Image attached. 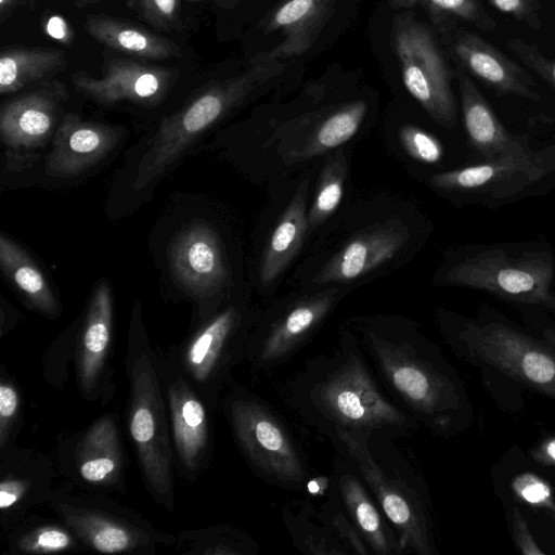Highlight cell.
Instances as JSON below:
<instances>
[{
    "label": "cell",
    "mask_w": 555,
    "mask_h": 555,
    "mask_svg": "<svg viewBox=\"0 0 555 555\" xmlns=\"http://www.w3.org/2000/svg\"><path fill=\"white\" fill-rule=\"evenodd\" d=\"M279 392L304 427L326 439L336 431L401 439L421 428L386 393L350 328L331 350L313 354L287 376Z\"/></svg>",
    "instance_id": "obj_1"
},
{
    "label": "cell",
    "mask_w": 555,
    "mask_h": 555,
    "mask_svg": "<svg viewBox=\"0 0 555 555\" xmlns=\"http://www.w3.org/2000/svg\"><path fill=\"white\" fill-rule=\"evenodd\" d=\"M373 371L391 400L434 436L450 439L475 418L468 389L440 347L410 323L350 322Z\"/></svg>",
    "instance_id": "obj_2"
},
{
    "label": "cell",
    "mask_w": 555,
    "mask_h": 555,
    "mask_svg": "<svg viewBox=\"0 0 555 555\" xmlns=\"http://www.w3.org/2000/svg\"><path fill=\"white\" fill-rule=\"evenodd\" d=\"M327 440L367 486L395 529L402 554L439 555L428 485L398 438L336 431Z\"/></svg>",
    "instance_id": "obj_3"
},
{
    "label": "cell",
    "mask_w": 555,
    "mask_h": 555,
    "mask_svg": "<svg viewBox=\"0 0 555 555\" xmlns=\"http://www.w3.org/2000/svg\"><path fill=\"white\" fill-rule=\"evenodd\" d=\"M127 428L142 480L153 501L173 513L175 459L159 352L155 351L134 311L127 339Z\"/></svg>",
    "instance_id": "obj_4"
},
{
    "label": "cell",
    "mask_w": 555,
    "mask_h": 555,
    "mask_svg": "<svg viewBox=\"0 0 555 555\" xmlns=\"http://www.w3.org/2000/svg\"><path fill=\"white\" fill-rule=\"evenodd\" d=\"M439 322L451 352L478 369L485 384L504 379L555 401V347L540 334L494 315Z\"/></svg>",
    "instance_id": "obj_5"
},
{
    "label": "cell",
    "mask_w": 555,
    "mask_h": 555,
    "mask_svg": "<svg viewBox=\"0 0 555 555\" xmlns=\"http://www.w3.org/2000/svg\"><path fill=\"white\" fill-rule=\"evenodd\" d=\"M219 410L250 470L263 482L304 490L311 479L308 457L285 417L267 400L235 380Z\"/></svg>",
    "instance_id": "obj_6"
},
{
    "label": "cell",
    "mask_w": 555,
    "mask_h": 555,
    "mask_svg": "<svg viewBox=\"0 0 555 555\" xmlns=\"http://www.w3.org/2000/svg\"><path fill=\"white\" fill-rule=\"evenodd\" d=\"M283 68V62L261 52L244 73L210 86L164 118L140 159L133 186L143 189L159 180L202 134Z\"/></svg>",
    "instance_id": "obj_7"
},
{
    "label": "cell",
    "mask_w": 555,
    "mask_h": 555,
    "mask_svg": "<svg viewBox=\"0 0 555 555\" xmlns=\"http://www.w3.org/2000/svg\"><path fill=\"white\" fill-rule=\"evenodd\" d=\"M63 481L48 503L86 550L102 554L157 555L173 547L176 534L160 530L137 511L105 494Z\"/></svg>",
    "instance_id": "obj_8"
},
{
    "label": "cell",
    "mask_w": 555,
    "mask_h": 555,
    "mask_svg": "<svg viewBox=\"0 0 555 555\" xmlns=\"http://www.w3.org/2000/svg\"><path fill=\"white\" fill-rule=\"evenodd\" d=\"M250 333L243 309L230 304L199 321L162 357L216 412L234 382L233 371L245 361Z\"/></svg>",
    "instance_id": "obj_9"
},
{
    "label": "cell",
    "mask_w": 555,
    "mask_h": 555,
    "mask_svg": "<svg viewBox=\"0 0 555 555\" xmlns=\"http://www.w3.org/2000/svg\"><path fill=\"white\" fill-rule=\"evenodd\" d=\"M392 12L386 36V67L398 74L406 93L434 120L452 127L456 121L452 75L434 33L412 10Z\"/></svg>",
    "instance_id": "obj_10"
},
{
    "label": "cell",
    "mask_w": 555,
    "mask_h": 555,
    "mask_svg": "<svg viewBox=\"0 0 555 555\" xmlns=\"http://www.w3.org/2000/svg\"><path fill=\"white\" fill-rule=\"evenodd\" d=\"M553 261L546 253L511 257L489 249L452 267L446 281L491 293L504 300L555 312Z\"/></svg>",
    "instance_id": "obj_11"
},
{
    "label": "cell",
    "mask_w": 555,
    "mask_h": 555,
    "mask_svg": "<svg viewBox=\"0 0 555 555\" xmlns=\"http://www.w3.org/2000/svg\"><path fill=\"white\" fill-rule=\"evenodd\" d=\"M54 461L60 475L80 491H126V450L118 415L107 412L88 427L59 436Z\"/></svg>",
    "instance_id": "obj_12"
},
{
    "label": "cell",
    "mask_w": 555,
    "mask_h": 555,
    "mask_svg": "<svg viewBox=\"0 0 555 555\" xmlns=\"http://www.w3.org/2000/svg\"><path fill=\"white\" fill-rule=\"evenodd\" d=\"M175 469L186 481H195L215 457V411L162 357Z\"/></svg>",
    "instance_id": "obj_13"
},
{
    "label": "cell",
    "mask_w": 555,
    "mask_h": 555,
    "mask_svg": "<svg viewBox=\"0 0 555 555\" xmlns=\"http://www.w3.org/2000/svg\"><path fill=\"white\" fill-rule=\"evenodd\" d=\"M336 289L299 298L251 331L245 361L262 374L289 362L313 337L334 308Z\"/></svg>",
    "instance_id": "obj_14"
},
{
    "label": "cell",
    "mask_w": 555,
    "mask_h": 555,
    "mask_svg": "<svg viewBox=\"0 0 555 555\" xmlns=\"http://www.w3.org/2000/svg\"><path fill=\"white\" fill-rule=\"evenodd\" d=\"M65 87L56 80L8 101L0 112V135L9 170L28 167L53 139L61 121Z\"/></svg>",
    "instance_id": "obj_15"
},
{
    "label": "cell",
    "mask_w": 555,
    "mask_h": 555,
    "mask_svg": "<svg viewBox=\"0 0 555 555\" xmlns=\"http://www.w3.org/2000/svg\"><path fill=\"white\" fill-rule=\"evenodd\" d=\"M114 306L111 286L98 283L75 333L76 384L83 400L107 403L115 395L112 367Z\"/></svg>",
    "instance_id": "obj_16"
},
{
    "label": "cell",
    "mask_w": 555,
    "mask_h": 555,
    "mask_svg": "<svg viewBox=\"0 0 555 555\" xmlns=\"http://www.w3.org/2000/svg\"><path fill=\"white\" fill-rule=\"evenodd\" d=\"M61 476L55 461L17 442L0 450V527L3 533L22 521L31 507L47 504Z\"/></svg>",
    "instance_id": "obj_17"
},
{
    "label": "cell",
    "mask_w": 555,
    "mask_h": 555,
    "mask_svg": "<svg viewBox=\"0 0 555 555\" xmlns=\"http://www.w3.org/2000/svg\"><path fill=\"white\" fill-rule=\"evenodd\" d=\"M555 169V145L509 153L481 164L439 172L430 182L439 189L478 192L492 198L515 195Z\"/></svg>",
    "instance_id": "obj_18"
},
{
    "label": "cell",
    "mask_w": 555,
    "mask_h": 555,
    "mask_svg": "<svg viewBox=\"0 0 555 555\" xmlns=\"http://www.w3.org/2000/svg\"><path fill=\"white\" fill-rule=\"evenodd\" d=\"M175 279L196 300L210 298L228 279L218 233L205 222H193L179 231L169 249Z\"/></svg>",
    "instance_id": "obj_19"
},
{
    "label": "cell",
    "mask_w": 555,
    "mask_h": 555,
    "mask_svg": "<svg viewBox=\"0 0 555 555\" xmlns=\"http://www.w3.org/2000/svg\"><path fill=\"white\" fill-rule=\"evenodd\" d=\"M177 78L173 68L146 65L126 59H113L102 77L83 70L72 74L75 89L86 98L109 105L130 101L140 105L157 104Z\"/></svg>",
    "instance_id": "obj_20"
},
{
    "label": "cell",
    "mask_w": 555,
    "mask_h": 555,
    "mask_svg": "<svg viewBox=\"0 0 555 555\" xmlns=\"http://www.w3.org/2000/svg\"><path fill=\"white\" fill-rule=\"evenodd\" d=\"M490 480L502 506L516 505L550 519L555 527V476L519 444L508 448L492 465Z\"/></svg>",
    "instance_id": "obj_21"
},
{
    "label": "cell",
    "mask_w": 555,
    "mask_h": 555,
    "mask_svg": "<svg viewBox=\"0 0 555 555\" xmlns=\"http://www.w3.org/2000/svg\"><path fill=\"white\" fill-rule=\"evenodd\" d=\"M120 137L118 127L86 121L74 113L65 114L52 139L44 171L54 178L80 176L102 160Z\"/></svg>",
    "instance_id": "obj_22"
},
{
    "label": "cell",
    "mask_w": 555,
    "mask_h": 555,
    "mask_svg": "<svg viewBox=\"0 0 555 555\" xmlns=\"http://www.w3.org/2000/svg\"><path fill=\"white\" fill-rule=\"evenodd\" d=\"M330 489L336 494L372 554L402 555L398 535L356 469L336 454Z\"/></svg>",
    "instance_id": "obj_23"
},
{
    "label": "cell",
    "mask_w": 555,
    "mask_h": 555,
    "mask_svg": "<svg viewBox=\"0 0 555 555\" xmlns=\"http://www.w3.org/2000/svg\"><path fill=\"white\" fill-rule=\"evenodd\" d=\"M339 0H280L264 17L266 34L281 37L266 53L283 62L312 50L334 17Z\"/></svg>",
    "instance_id": "obj_24"
},
{
    "label": "cell",
    "mask_w": 555,
    "mask_h": 555,
    "mask_svg": "<svg viewBox=\"0 0 555 555\" xmlns=\"http://www.w3.org/2000/svg\"><path fill=\"white\" fill-rule=\"evenodd\" d=\"M448 46L462 67L496 91L540 100L532 76L476 34L454 29L448 34Z\"/></svg>",
    "instance_id": "obj_25"
},
{
    "label": "cell",
    "mask_w": 555,
    "mask_h": 555,
    "mask_svg": "<svg viewBox=\"0 0 555 555\" xmlns=\"http://www.w3.org/2000/svg\"><path fill=\"white\" fill-rule=\"evenodd\" d=\"M400 220H389L350 240L318 272L313 283L348 282L391 259L408 241Z\"/></svg>",
    "instance_id": "obj_26"
},
{
    "label": "cell",
    "mask_w": 555,
    "mask_h": 555,
    "mask_svg": "<svg viewBox=\"0 0 555 555\" xmlns=\"http://www.w3.org/2000/svg\"><path fill=\"white\" fill-rule=\"evenodd\" d=\"M461 106L470 145L486 160L529 150L522 139L506 131L491 106L468 76L459 73Z\"/></svg>",
    "instance_id": "obj_27"
},
{
    "label": "cell",
    "mask_w": 555,
    "mask_h": 555,
    "mask_svg": "<svg viewBox=\"0 0 555 555\" xmlns=\"http://www.w3.org/2000/svg\"><path fill=\"white\" fill-rule=\"evenodd\" d=\"M85 29L101 43L133 56L146 60L182 56L175 41L111 16L89 15Z\"/></svg>",
    "instance_id": "obj_28"
},
{
    "label": "cell",
    "mask_w": 555,
    "mask_h": 555,
    "mask_svg": "<svg viewBox=\"0 0 555 555\" xmlns=\"http://www.w3.org/2000/svg\"><path fill=\"white\" fill-rule=\"evenodd\" d=\"M307 189L308 181L305 180L297 188L267 244L260 266V280L264 285L272 283L285 270L301 247L309 228Z\"/></svg>",
    "instance_id": "obj_29"
},
{
    "label": "cell",
    "mask_w": 555,
    "mask_h": 555,
    "mask_svg": "<svg viewBox=\"0 0 555 555\" xmlns=\"http://www.w3.org/2000/svg\"><path fill=\"white\" fill-rule=\"evenodd\" d=\"M0 267L34 310L48 318L60 314V304L37 263L4 234L0 235Z\"/></svg>",
    "instance_id": "obj_30"
},
{
    "label": "cell",
    "mask_w": 555,
    "mask_h": 555,
    "mask_svg": "<svg viewBox=\"0 0 555 555\" xmlns=\"http://www.w3.org/2000/svg\"><path fill=\"white\" fill-rule=\"evenodd\" d=\"M5 550L12 555H48L86 550L61 519L26 516L5 533Z\"/></svg>",
    "instance_id": "obj_31"
},
{
    "label": "cell",
    "mask_w": 555,
    "mask_h": 555,
    "mask_svg": "<svg viewBox=\"0 0 555 555\" xmlns=\"http://www.w3.org/2000/svg\"><path fill=\"white\" fill-rule=\"evenodd\" d=\"M66 66V56L59 49H4L0 56V93H12L31 82L50 80Z\"/></svg>",
    "instance_id": "obj_32"
},
{
    "label": "cell",
    "mask_w": 555,
    "mask_h": 555,
    "mask_svg": "<svg viewBox=\"0 0 555 555\" xmlns=\"http://www.w3.org/2000/svg\"><path fill=\"white\" fill-rule=\"evenodd\" d=\"M172 548L181 555H257L259 544L249 533L222 524L182 530Z\"/></svg>",
    "instance_id": "obj_33"
},
{
    "label": "cell",
    "mask_w": 555,
    "mask_h": 555,
    "mask_svg": "<svg viewBox=\"0 0 555 555\" xmlns=\"http://www.w3.org/2000/svg\"><path fill=\"white\" fill-rule=\"evenodd\" d=\"M309 501L297 508L283 506L281 515L293 545L306 555H350L348 550L318 519Z\"/></svg>",
    "instance_id": "obj_34"
},
{
    "label": "cell",
    "mask_w": 555,
    "mask_h": 555,
    "mask_svg": "<svg viewBox=\"0 0 555 555\" xmlns=\"http://www.w3.org/2000/svg\"><path fill=\"white\" fill-rule=\"evenodd\" d=\"M367 113V103L357 99L332 112L317 128L302 158H310L333 150L350 140L359 130Z\"/></svg>",
    "instance_id": "obj_35"
},
{
    "label": "cell",
    "mask_w": 555,
    "mask_h": 555,
    "mask_svg": "<svg viewBox=\"0 0 555 555\" xmlns=\"http://www.w3.org/2000/svg\"><path fill=\"white\" fill-rule=\"evenodd\" d=\"M344 157H333L324 166L315 196L308 212L310 228H314L328 218L339 206L344 193Z\"/></svg>",
    "instance_id": "obj_36"
},
{
    "label": "cell",
    "mask_w": 555,
    "mask_h": 555,
    "mask_svg": "<svg viewBox=\"0 0 555 555\" xmlns=\"http://www.w3.org/2000/svg\"><path fill=\"white\" fill-rule=\"evenodd\" d=\"M315 516L350 554H372L361 533L331 489L327 499L317 509Z\"/></svg>",
    "instance_id": "obj_37"
},
{
    "label": "cell",
    "mask_w": 555,
    "mask_h": 555,
    "mask_svg": "<svg viewBox=\"0 0 555 555\" xmlns=\"http://www.w3.org/2000/svg\"><path fill=\"white\" fill-rule=\"evenodd\" d=\"M23 398L17 382L0 369V450L17 442L22 426Z\"/></svg>",
    "instance_id": "obj_38"
},
{
    "label": "cell",
    "mask_w": 555,
    "mask_h": 555,
    "mask_svg": "<svg viewBox=\"0 0 555 555\" xmlns=\"http://www.w3.org/2000/svg\"><path fill=\"white\" fill-rule=\"evenodd\" d=\"M421 7L436 27L448 15L460 17L483 30H493L496 25L479 0H424Z\"/></svg>",
    "instance_id": "obj_39"
},
{
    "label": "cell",
    "mask_w": 555,
    "mask_h": 555,
    "mask_svg": "<svg viewBox=\"0 0 555 555\" xmlns=\"http://www.w3.org/2000/svg\"><path fill=\"white\" fill-rule=\"evenodd\" d=\"M399 139L405 152L418 162L435 164L443 156L441 142L435 135L415 125L401 126Z\"/></svg>",
    "instance_id": "obj_40"
},
{
    "label": "cell",
    "mask_w": 555,
    "mask_h": 555,
    "mask_svg": "<svg viewBox=\"0 0 555 555\" xmlns=\"http://www.w3.org/2000/svg\"><path fill=\"white\" fill-rule=\"evenodd\" d=\"M75 332L59 339L43 358V374L54 387L62 389L67 380V363L74 360Z\"/></svg>",
    "instance_id": "obj_41"
},
{
    "label": "cell",
    "mask_w": 555,
    "mask_h": 555,
    "mask_svg": "<svg viewBox=\"0 0 555 555\" xmlns=\"http://www.w3.org/2000/svg\"><path fill=\"white\" fill-rule=\"evenodd\" d=\"M128 5L158 29L171 30L179 26V0H129Z\"/></svg>",
    "instance_id": "obj_42"
},
{
    "label": "cell",
    "mask_w": 555,
    "mask_h": 555,
    "mask_svg": "<svg viewBox=\"0 0 555 555\" xmlns=\"http://www.w3.org/2000/svg\"><path fill=\"white\" fill-rule=\"evenodd\" d=\"M504 515L513 544L519 554L543 555L547 552L533 535L522 509L516 505H505Z\"/></svg>",
    "instance_id": "obj_43"
},
{
    "label": "cell",
    "mask_w": 555,
    "mask_h": 555,
    "mask_svg": "<svg viewBox=\"0 0 555 555\" xmlns=\"http://www.w3.org/2000/svg\"><path fill=\"white\" fill-rule=\"evenodd\" d=\"M506 46L527 65L555 88V61L545 57L539 49L521 39L509 40Z\"/></svg>",
    "instance_id": "obj_44"
},
{
    "label": "cell",
    "mask_w": 555,
    "mask_h": 555,
    "mask_svg": "<svg viewBox=\"0 0 555 555\" xmlns=\"http://www.w3.org/2000/svg\"><path fill=\"white\" fill-rule=\"evenodd\" d=\"M490 2L499 11L513 15L533 29H539L541 26L538 0H490Z\"/></svg>",
    "instance_id": "obj_45"
},
{
    "label": "cell",
    "mask_w": 555,
    "mask_h": 555,
    "mask_svg": "<svg viewBox=\"0 0 555 555\" xmlns=\"http://www.w3.org/2000/svg\"><path fill=\"white\" fill-rule=\"evenodd\" d=\"M526 451L535 463L555 476V433L541 435Z\"/></svg>",
    "instance_id": "obj_46"
},
{
    "label": "cell",
    "mask_w": 555,
    "mask_h": 555,
    "mask_svg": "<svg viewBox=\"0 0 555 555\" xmlns=\"http://www.w3.org/2000/svg\"><path fill=\"white\" fill-rule=\"evenodd\" d=\"M47 33L54 39L65 42L66 44L70 41L72 33L67 23L62 16L54 15L48 20L46 26Z\"/></svg>",
    "instance_id": "obj_47"
},
{
    "label": "cell",
    "mask_w": 555,
    "mask_h": 555,
    "mask_svg": "<svg viewBox=\"0 0 555 555\" xmlns=\"http://www.w3.org/2000/svg\"><path fill=\"white\" fill-rule=\"evenodd\" d=\"M18 321V312L8 304L4 298L1 300V326L0 334L4 337L5 334L11 332Z\"/></svg>",
    "instance_id": "obj_48"
},
{
    "label": "cell",
    "mask_w": 555,
    "mask_h": 555,
    "mask_svg": "<svg viewBox=\"0 0 555 555\" xmlns=\"http://www.w3.org/2000/svg\"><path fill=\"white\" fill-rule=\"evenodd\" d=\"M545 340H547L553 347H555V323L553 322H541L537 324L535 331Z\"/></svg>",
    "instance_id": "obj_49"
},
{
    "label": "cell",
    "mask_w": 555,
    "mask_h": 555,
    "mask_svg": "<svg viewBox=\"0 0 555 555\" xmlns=\"http://www.w3.org/2000/svg\"><path fill=\"white\" fill-rule=\"evenodd\" d=\"M424 0H388L387 5L391 10H413L417 5H421Z\"/></svg>",
    "instance_id": "obj_50"
},
{
    "label": "cell",
    "mask_w": 555,
    "mask_h": 555,
    "mask_svg": "<svg viewBox=\"0 0 555 555\" xmlns=\"http://www.w3.org/2000/svg\"><path fill=\"white\" fill-rule=\"evenodd\" d=\"M13 0H0V8H1V11L2 13L5 11V10H9V8L11 7Z\"/></svg>",
    "instance_id": "obj_51"
},
{
    "label": "cell",
    "mask_w": 555,
    "mask_h": 555,
    "mask_svg": "<svg viewBox=\"0 0 555 555\" xmlns=\"http://www.w3.org/2000/svg\"><path fill=\"white\" fill-rule=\"evenodd\" d=\"M215 1L223 7L233 5L236 3V0H215Z\"/></svg>",
    "instance_id": "obj_52"
},
{
    "label": "cell",
    "mask_w": 555,
    "mask_h": 555,
    "mask_svg": "<svg viewBox=\"0 0 555 555\" xmlns=\"http://www.w3.org/2000/svg\"><path fill=\"white\" fill-rule=\"evenodd\" d=\"M100 0H76L77 5L82 7L89 3H93Z\"/></svg>",
    "instance_id": "obj_53"
}]
</instances>
